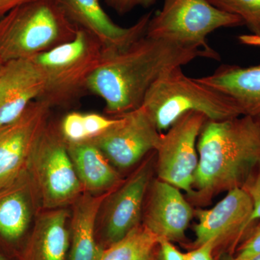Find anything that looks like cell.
<instances>
[{
  "instance_id": "obj_1",
  "label": "cell",
  "mask_w": 260,
  "mask_h": 260,
  "mask_svg": "<svg viewBox=\"0 0 260 260\" xmlns=\"http://www.w3.org/2000/svg\"><path fill=\"white\" fill-rule=\"evenodd\" d=\"M198 57L211 59L205 51L145 34L121 50L104 51L89 78L88 92L100 97L106 112L116 117L141 107L147 92L162 75Z\"/></svg>"
},
{
  "instance_id": "obj_2",
  "label": "cell",
  "mask_w": 260,
  "mask_h": 260,
  "mask_svg": "<svg viewBox=\"0 0 260 260\" xmlns=\"http://www.w3.org/2000/svg\"><path fill=\"white\" fill-rule=\"evenodd\" d=\"M193 187L201 196L242 187L260 161V121L249 116L207 120L197 143Z\"/></svg>"
},
{
  "instance_id": "obj_3",
  "label": "cell",
  "mask_w": 260,
  "mask_h": 260,
  "mask_svg": "<svg viewBox=\"0 0 260 260\" xmlns=\"http://www.w3.org/2000/svg\"><path fill=\"white\" fill-rule=\"evenodd\" d=\"M78 28L57 0L27 3L0 18V59L34 57L72 40Z\"/></svg>"
},
{
  "instance_id": "obj_4",
  "label": "cell",
  "mask_w": 260,
  "mask_h": 260,
  "mask_svg": "<svg viewBox=\"0 0 260 260\" xmlns=\"http://www.w3.org/2000/svg\"><path fill=\"white\" fill-rule=\"evenodd\" d=\"M141 107L160 133L189 112L202 113L214 121L242 116L232 99L186 76L181 67L160 77L147 92Z\"/></svg>"
},
{
  "instance_id": "obj_5",
  "label": "cell",
  "mask_w": 260,
  "mask_h": 260,
  "mask_svg": "<svg viewBox=\"0 0 260 260\" xmlns=\"http://www.w3.org/2000/svg\"><path fill=\"white\" fill-rule=\"evenodd\" d=\"M104 48L96 38L78 28L69 42L34 56L45 80L38 100L52 109L67 107L88 92V83L102 61Z\"/></svg>"
},
{
  "instance_id": "obj_6",
  "label": "cell",
  "mask_w": 260,
  "mask_h": 260,
  "mask_svg": "<svg viewBox=\"0 0 260 260\" xmlns=\"http://www.w3.org/2000/svg\"><path fill=\"white\" fill-rule=\"evenodd\" d=\"M242 25L239 17L217 9L208 0H164L162 9L152 15L145 36L200 49L211 59H219L218 53L207 43V37L217 29Z\"/></svg>"
},
{
  "instance_id": "obj_7",
  "label": "cell",
  "mask_w": 260,
  "mask_h": 260,
  "mask_svg": "<svg viewBox=\"0 0 260 260\" xmlns=\"http://www.w3.org/2000/svg\"><path fill=\"white\" fill-rule=\"evenodd\" d=\"M27 168L47 209L62 208L74 203L84 191L66 140L59 126L50 121L34 145Z\"/></svg>"
},
{
  "instance_id": "obj_8",
  "label": "cell",
  "mask_w": 260,
  "mask_h": 260,
  "mask_svg": "<svg viewBox=\"0 0 260 260\" xmlns=\"http://www.w3.org/2000/svg\"><path fill=\"white\" fill-rule=\"evenodd\" d=\"M207 120L202 113H186L167 133H161L155 150L160 180L185 191L191 196L195 195L193 183L199 161L197 139Z\"/></svg>"
},
{
  "instance_id": "obj_9",
  "label": "cell",
  "mask_w": 260,
  "mask_h": 260,
  "mask_svg": "<svg viewBox=\"0 0 260 260\" xmlns=\"http://www.w3.org/2000/svg\"><path fill=\"white\" fill-rule=\"evenodd\" d=\"M116 119L115 124L107 131L89 140L112 165L128 169L149 152L156 150L161 133L142 107Z\"/></svg>"
},
{
  "instance_id": "obj_10",
  "label": "cell",
  "mask_w": 260,
  "mask_h": 260,
  "mask_svg": "<svg viewBox=\"0 0 260 260\" xmlns=\"http://www.w3.org/2000/svg\"><path fill=\"white\" fill-rule=\"evenodd\" d=\"M51 108L36 100L13 122L0 126V191L28 167L32 148L45 129Z\"/></svg>"
},
{
  "instance_id": "obj_11",
  "label": "cell",
  "mask_w": 260,
  "mask_h": 260,
  "mask_svg": "<svg viewBox=\"0 0 260 260\" xmlns=\"http://www.w3.org/2000/svg\"><path fill=\"white\" fill-rule=\"evenodd\" d=\"M65 14L78 28L94 36L104 50H121L146 32L153 13H145L129 27L114 23L104 11L99 0H57Z\"/></svg>"
},
{
  "instance_id": "obj_12",
  "label": "cell",
  "mask_w": 260,
  "mask_h": 260,
  "mask_svg": "<svg viewBox=\"0 0 260 260\" xmlns=\"http://www.w3.org/2000/svg\"><path fill=\"white\" fill-rule=\"evenodd\" d=\"M253 203L242 187L228 191L226 196L209 210L195 211L198 223L194 225L196 240L199 246L210 240H234L239 239L250 226Z\"/></svg>"
},
{
  "instance_id": "obj_13",
  "label": "cell",
  "mask_w": 260,
  "mask_h": 260,
  "mask_svg": "<svg viewBox=\"0 0 260 260\" xmlns=\"http://www.w3.org/2000/svg\"><path fill=\"white\" fill-rule=\"evenodd\" d=\"M44 87V75L34 58L5 62L0 75V126L18 119Z\"/></svg>"
},
{
  "instance_id": "obj_14",
  "label": "cell",
  "mask_w": 260,
  "mask_h": 260,
  "mask_svg": "<svg viewBox=\"0 0 260 260\" xmlns=\"http://www.w3.org/2000/svg\"><path fill=\"white\" fill-rule=\"evenodd\" d=\"M193 214L179 189L164 181L154 182L144 225L158 238L183 240Z\"/></svg>"
},
{
  "instance_id": "obj_15",
  "label": "cell",
  "mask_w": 260,
  "mask_h": 260,
  "mask_svg": "<svg viewBox=\"0 0 260 260\" xmlns=\"http://www.w3.org/2000/svg\"><path fill=\"white\" fill-rule=\"evenodd\" d=\"M150 178V169L143 166L125 184L110 195L104 215L105 237L109 245L123 239L138 226Z\"/></svg>"
},
{
  "instance_id": "obj_16",
  "label": "cell",
  "mask_w": 260,
  "mask_h": 260,
  "mask_svg": "<svg viewBox=\"0 0 260 260\" xmlns=\"http://www.w3.org/2000/svg\"><path fill=\"white\" fill-rule=\"evenodd\" d=\"M196 80L232 99L242 115L260 121V65L223 64L213 74Z\"/></svg>"
},
{
  "instance_id": "obj_17",
  "label": "cell",
  "mask_w": 260,
  "mask_h": 260,
  "mask_svg": "<svg viewBox=\"0 0 260 260\" xmlns=\"http://www.w3.org/2000/svg\"><path fill=\"white\" fill-rule=\"evenodd\" d=\"M113 191L99 194L84 191L74 202L70 260H100L104 250L95 241V223L104 202Z\"/></svg>"
},
{
  "instance_id": "obj_18",
  "label": "cell",
  "mask_w": 260,
  "mask_h": 260,
  "mask_svg": "<svg viewBox=\"0 0 260 260\" xmlns=\"http://www.w3.org/2000/svg\"><path fill=\"white\" fill-rule=\"evenodd\" d=\"M67 146L84 191L104 192L114 189L120 177L96 145L88 140L67 142Z\"/></svg>"
},
{
  "instance_id": "obj_19",
  "label": "cell",
  "mask_w": 260,
  "mask_h": 260,
  "mask_svg": "<svg viewBox=\"0 0 260 260\" xmlns=\"http://www.w3.org/2000/svg\"><path fill=\"white\" fill-rule=\"evenodd\" d=\"M68 211L49 210L37 219L24 260H65L70 246Z\"/></svg>"
},
{
  "instance_id": "obj_20",
  "label": "cell",
  "mask_w": 260,
  "mask_h": 260,
  "mask_svg": "<svg viewBox=\"0 0 260 260\" xmlns=\"http://www.w3.org/2000/svg\"><path fill=\"white\" fill-rule=\"evenodd\" d=\"M159 238L145 225H138L103 251L100 260H143L158 244Z\"/></svg>"
},
{
  "instance_id": "obj_21",
  "label": "cell",
  "mask_w": 260,
  "mask_h": 260,
  "mask_svg": "<svg viewBox=\"0 0 260 260\" xmlns=\"http://www.w3.org/2000/svg\"><path fill=\"white\" fill-rule=\"evenodd\" d=\"M30 212L26 198L15 191L0 200V234L8 240H16L26 231Z\"/></svg>"
},
{
  "instance_id": "obj_22",
  "label": "cell",
  "mask_w": 260,
  "mask_h": 260,
  "mask_svg": "<svg viewBox=\"0 0 260 260\" xmlns=\"http://www.w3.org/2000/svg\"><path fill=\"white\" fill-rule=\"evenodd\" d=\"M217 9L242 19L252 34L260 35V0H208Z\"/></svg>"
},
{
  "instance_id": "obj_23",
  "label": "cell",
  "mask_w": 260,
  "mask_h": 260,
  "mask_svg": "<svg viewBox=\"0 0 260 260\" xmlns=\"http://www.w3.org/2000/svg\"><path fill=\"white\" fill-rule=\"evenodd\" d=\"M61 135L68 143L87 140L84 127L83 114L79 112H70L63 118L59 126Z\"/></svg>"
},
{
  "instance_id": "obj_24",
  "label": "cell",
  "mask_w": 260,
  "mask_h": 260,
  "mask_svg": "<svg viewBox=\"0 0 260 260\" xmlns=\"http://www.w3.org/2000/svg\"><path fill=\"white\" fill-rule=\"evenodd\" d=\"M242 188L250 197L253 203V213L249 221L251 225L255 220H260V161Z\"/></svg>"
},
{
  "instance_id": "obj_25",
  "label": "cell",
  "mask_w": 260,
  "mask_h": 260,
  "mask_svg": "<svg viewBox=\"0 0 260 260\" xmlns=\"http://www.w3.org/2000/svg\"><path fill=\"white\" fill-rule=\"evenodd\" d=\"M116 119V117L109 118L95 113L83 114L84 127L87 140L107 131L113 124H115Z\"/></svg>"
},
{
  "instance_id": "obj_26",
  "label": "cell",
  "mask_w": 260,
  "mask_h": 260,
  "mask_svg": "<svg viewBox=\"0 0 260 260\" xmlns=\"http://www.w3.org/2000/svg\"><path fill=\"white\" fill-rule=\"evenodd\" d=\"M260 253V223L256 225L238 248L234 260H249Z\"/></svg>"
},
{
  "instance_id": "obj_27",
  "label": "cell",
  "mask_w": 260,
  "mask_h": 260,
  "mask_svg": "<svg viewBox=\"0 0 260 260\" xmlns=\"http://www.w3.org/2000/svg\"><path fill=\"white\" fill-rule=\"evenodd\" d=\"M158 0H105L108 6L119 13L124 15L138 7L149 8Z\"/></svg>"
},
{
  "instance_id": "obj_28",
  "label": "cell",
  "mask_w": 260,
  "mask_h": 260,
  "mask_svg": "<svg viewBox=\"0 0 260 260\" xmlns=\"http://www.w3.org/2000/svg\"><path fill=\"white\" fill-rule=\"evenodd\" d=\"M159 260H185V255L178 250L170 241L159 238Z\"/></svg>"
},
{
  "instance_id": "obj_29",
  "label": "cell",
  "mask_w": 260,
  "mask_h": 260,
  "mask_svg": "<svg viewBox=\"0 0 260 260\" xmlns=\"http://www.w3.org/2000/svg\"><path fill=\"white\" fill-rule=\"evenodd\" d=\"M217 244L216 240H210L198 246L194 250L184 254L185 260H213L212 253Z\"/></svg>"
},
{
  "instance_id": "obj_30",
  "label": "cell",
  "mask_w": 260,
  "mask_h": 260,
  "mask_svg": "<svg viewBox=\"0 0 260 260\" xmlns=\"http://www.w3.org/2000/svg\"><path fill=\"white\" fill-rule=\"evenodd\" d=\"M35 0H0V18L12 10Z\"/></svg>"
},
{
  "instance_id": "obj_31",
  "label": "cell",
  "mask_w": 260,
  "mask_h": 260,
  "mask_svg": "<svg viewBox=\"0 0 260 260\" xmlns=\"http://www.w3.org/2000/svg\"><path fill=\"white\" fill-rule=\"evenodd\" d=\"M239 42L244 45L260 47V35L244 34L238 37Z\"/></svg>"
},
{
  "instance_id": "obj_32",
  "label": "cell",
  "mask_w": 260,
  "mask_h": 260,
  "mask_svg": "<svg viewBox=\"0 0 260 260\" xmlns=\"http://www.w3.org/2000/svg\"><path fill=\"white\" fill-rule=\"evenodd\" d=\"M143 260H159L158 258H157L156 256L153 255V253H150L149 255L147 256Z\"/></svg>"
},
{
  "instance_id": "obj_33",
  "label": "cell",
  "mask_w": 260,
  "mask_h": 260,
  "mask_svg": "<svg viewBox=\"0 0 260 260\" xmlns=\"http://www.w3.org/2000/svg\"><path fill=\"white\" fill-rule=\"evenodd\" d=\"M5 62H3V60L0 59V75H1L2 72H3V68H4Z\"/></svg>"
},
{
  "instance_id": "obj_34",
  "label": "cell",
  "mask_w": 260,
  "mask_h": 260,
  "mask_svg": "<svg viewBox=\"0 0 260 260\" xmlns=\"http://www.w3.org/2000/svg\"><path fill=\"white\" fill-rule=\"evenodd\" d=\"M249 260H260V253L259 254L253 256V257H251V259H249Z\"/></svg>"
},
{
  "instance_id": "obj_35",
  "label": "cell",
  "mask_w": 260,
  "mask_h": 260,
  "mask_svg": "<svg viewBox=\"0 0 260 260\" xmlns=\"http://www.w3.org/2000/svg\"><path fill=\"white\" fill-rule=\"evenodd\" d=\"M0 260H6V259H5V258L4 257V256L2 255V254H0Z\"/></svg>"
},
{
  "instance_id": "obj_36",
  "label": "cell",
  "mask_w": 260,
  "mask_h": 260,
  "mask_svg": "<svg viewBox=\"0 0 260 260\" xmlns=\"http://www.w3.org/2000/svg\"><path fill=\"white\" fill-rule=\"evenodd\" d=\"M227 260H234V257L229 258V259Z\"/></svg>"
}]
</instances>
